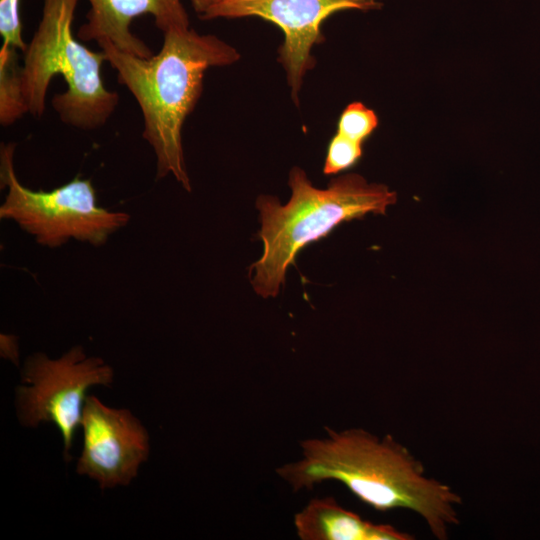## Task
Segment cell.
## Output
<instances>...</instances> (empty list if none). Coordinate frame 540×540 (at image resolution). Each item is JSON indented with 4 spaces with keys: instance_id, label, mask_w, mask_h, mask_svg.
I'll return each instance as SVG.
<instances>
[{
    "instance_id": "obj_1",
    "label": "cell",
    "mask_w": 540,
    "mask_h": 540,
    "mask_svg": "<svg viewBox=\"0 0 540 540\" xmlns=\"http://www.w3.org/2000/svg\"><path fill=\"white\" fill-rule=\"evenodd\" d=\"M300 442L302 457L276 470L294 492L335 480L377 511L407 509L417 513L438 540H447L460 523L462 497L449 485L425 475L407 447L387 434L380 438L362 428L336 431Z\"/></svg>"
},
{
    "instance_id": "obj_14",
    "label": "cell",
    "mask_w": 540,
    "mask_h": 540,
    "mask_svg": "<svg viewBox=\"0 0 540 540\" xmlns=\"http://www.w3.org/2000/svg\"><path fill=\"white\" fill-rule=\"evenodd\" d=\"M0 35L3 43L25 52L22 37L20 0H0Z\"/></svg>"
},
{
    "instance_id": "obj_9",
    "label": "cell",
    "mask_w": 540,
    "mask_h": 540,
    "mask_svg": "<svg viewBox=\"0 0 540 540\" xmlns=\"http://www.w3.org/2000/svg\"><path fill=\"white\" fill-rule=\"evenodd\" d=\"M87 22L78 32L84 41L106 38L119 50L148 58L151 49L130 31L132 21L149 14L162 32L189 27V18L181 0H88Z\"/></svg>"
},
{
    "instance_id": "obj_8",
    "label": "cell",
    "mask_w": 540,
    "mask_h": 540,
    "mask_svg": "<svg viewBox=\"0 0 540 540\" xmlns=\"http://www.w3.org/2000/svg\"><path fill=\"white\" fill-rule=\"evenodd\" d=\"M81 426L83 449L76 471L97 481L102 490L128 485L148 459L149 435L128 409L104 405L87 395Z\"/></svg>"
},
{
    "instance_id": "obj_4",
    "label": "cell",
    "mask_w": 540,
    "mask_h": 540,
    "mask_svg": "<svg viewBox=\"0 0 540 540\" xmlns=\"http://www.w3.org/2000/svg\"><path fill=\"white\" fill-rule=\"evenodd\" d=\"M79 0H43L38 27L24 52L21 85L28 113L41 117L51 80L60 75L67 90L52 99L60 120L69 126L92 130L106 124L119 96L106 89L102 79L105 53L79 43L72 23Z\"/></svg>"
},
{
    "instance_id": "obj_2",
    "label": "cell",
    "mask_w": 540,
    "mask_h": 540,
    "mask_svg": "<svg viewBox=\"0 0 540 540\" xmlns=\"http://www.w3.org/2000/svg\"><path fill=\"white\" fill-rule=\"evenodd\" d=\"M163 33L160 51L148 58L119 50L111 41L96 42L117 72L119 82L137 101L144 119V139L156 155L157 177L172 174L191 190L182 146V128L203 89L206 70L231 65L238 51L215 35L190 27Z\"/></svg>"
},
{
    "instance_id": "obj_15",
    "label": "cell",
    "mask_w": 540,
    "mask_h": 540,
    "mask_svg": "<svg viewBox=\"0 0 540 540\" xmlns=\"http://www.w3.org/2000/svg\"><path fill=\"white\" fill-rule=\"evenodd\" d=\"M195 12L200 16L204 14L211 7L225 1V0H189Z\"/></svg>"
},
{
    "instance_id": "obj_10",
    "label": "cell",
    "mask_w": 540,
    "mask_h": 540,
    "mask_svg": "<svg viewBox=\"0 0 540 540\" xmlns=\"http://www.w3.org/2000/svg\"><path fill=\"white\" fill-rule=\"evenodd\" d=\"M301 540H413L389 524H375L340 506L332 497L310 500L294 516Z\"/></svg>"
},
{
    "instance_id": "obj_7",
    "label": "cell",
    "mask_w": 540,
    "mask_h": 540,
    "mask_svg": "<svg viewBox=\"0 0 540 540\" xmlns=\"http://www.w3.org/2000/svg\"><path fill=\"white\" fill-rule=\"evenodd\" d=\"M383 5L384 0H225L200 18L258 17L277 25L284 34L279 61L286 72L292 99L298 103L303 78L316 63L312 48L324 41L322 23L340 11L369 12L380 10Z\"/></svg>"
},
{
    "instance_id": "obj_3",
    "label": "cell",
    "mask_w": 540,
    "mask_h": 540,
    "mask_svg": "<svg viewBox=\"0 0 540 540\" xmlns=\"http://www.w3.org/2000/svg\"><path fill=\"white\" fill-rule=\"evenodd\" d=\"M291 197L282 205L273 196L262 195L256 206L260 212L261 258L251 265L255 292L275 297L285 283V275L297 253L307 244L325 237L340 223L368 213L385 214L397 200L386 185L368 183L359 174L349 173L333 179L328 188L312 185L305 172L294 167L289 175Z\"/></svg>"
},
{
    "instance_id": "obj_6",
    "label": "cell",
    "mask_w": 540,
    "mask_h": 540,
    "mask_svg": "<svg viewBox=\"0 0 540 540\" xmlns=\"http://www.w3.org/2000/svg\"><path fill=\"white\" fill-rule=\"evenodd\" d=\"M113 376L109 365L101 358L88 357L81 346L58 359L35 353L26 359L16 388L19 421L27 427L54 424L63 438L64 458L70 461L87 391L93 386H111Z\"/></svg>"
},
{
    "instance_id": "obj_13",
    "label": "cell",
    "mask_w": 540,
    "mask_h": 540,
    "mask_svg": "<svg viewBox=\"0 0 540 540\" xmlns=\"http://www.w3.org/2000/svg\"><path fill=\"white\" fill-rule=\"evenodd\" d=\"M362 156V143L336 133L329 145L323 172L336 174L353 166Z\"/></svg>"
},
{
    "instance_id": "obj_11",
    "label": "cell",
    "mask_w": 540,
    "mask_h": 540,
    "mask_svg": "<svg viewBox=\"0 0 540 540\" xmlns=\"http://www.w3.org/2000/svg\"><path fill=\"white\" fill-rule=\"evenodd\" d=\"M16 48L3 43L0 49V123L9 126L28 113L24 100Z\"/></svg>"
},
{
    "instance_id": "obj_12",
    "label": "cell",
    "mask_w": 540,
    "mask_h": 540,
    "mask_svg": "<svg viewBox=\"0 0 540 540\" xmlns=\"http://www.w3.org/2000/svg\"><path fill=\"white\" fill-rule=\"evenodd\" d=\"M378 126L376 113L363 103L355 101L346 106L340 115L337 133L363 143Z\"/></svg>"
},
{
    "instance_id": "obj_5",
    "label": "cell",
    "mask_w": 540,
    "mask_h": 540,
    "mask_svg": "<svg viewBox=\"0 0 540 540\" xmlns=\"http://www.w3.org/2000/svg\"><path fill=\"white\" fill-rule=\"evenodd\" d=\"M14 149V143L1 147V187H7L8 193L0 217L14 220L39 244L58 247L74 238L99 246L127 224L128 214L97 205L95 189L88 179L75 177L48 192L24 187L15 175Z\"/></svg>"
}]
</instances>
